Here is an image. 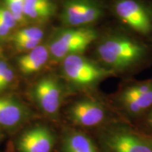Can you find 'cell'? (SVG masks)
Returning a JSON list of instances; mask_svg holds the SVG:
<instances>
[{
  "label": "cell",
  "instance_id": "6da1fadb",
  "mask_svg": "<svg viewBox=\"0 0 152 152\" xmlns=\"http://www.w3.org/2000/svg\"><path fill=\"white\" fill-rule=\"evenodd\" d=\"M93 45L94 60L114 77L129 78L152 64V42L119 26L99 30Z\"/></svg>",
  "mask_w": 152,
  "mask_h": 152
},
{
  "label": "cell",
  "instance_id": "7a4b0ae2",
  "mask_svg": "<svg viewBox=\"0 0 152 152\" xmlns=\"http://www.w3.org/2000/svg\"><path fill=\"white\" fill-rule=\"evenodd\" d=\"M109 12L118 26L143 39H151L152 4L148 0H111Z\"/></svg>",
  "mask_w": 152,
  "mask_h": 152
},
{
  "label": "cell",
  "instance_id": "3957f363",
  "mask_svg": "<svg viewBox=\"0 0 152 152\" xmlns=\"http://www.w3.org/2000/svg\"><path fill=\"white\" fill-rule=\"evenodd\" d=\"M61 64L62 77L77 88H93L105 80L114 77L113 73L96 60L83 54L70 55Z\"/></svg>",
  "mask_w": 152,
  "mask_h": 152
},
{
  "label": "cell",
  "instance_id": "277c9868",
  "mask_svg": "<svg viewBox=\"0 0 152 152\" xmlns=\"http://www.w3.org/2000/svg\"><path fill=\"white\" fill-rule=\"evenodd\" d=\"M99 30L94 28H66L56 30L48 45L50 57L56 61L70 55L83 54L94 45Z\"/></svg>",
  "mask_w": 152,
  "mask_h": 152
},
{
  "label": "cell",
  "instance_id": "5b68a950",
  "mask_svg": "<svg viewBox=\"0 0 152 152\" xmlns=\"http://www.w3.org/2000/svg\"><path fill=\"white\" fill-rule=\"evenodd\" d=\"M109 12L102 0H64L60 20L66 28H94Z\"/></svg>",
  "mask_w": 152,
  "mask_h": 152
},
{
  "label": "cell",
  "instance_id": "8992f818",
  "mask_svg": "<svg viewBox=\"0 0 152 152\" xmlns=\"http://www.w3.org/2000/svg\"><path fill=\"white\" fill-rule=\"evenodd\" d=\"M118 107L130 118L143 116L152 108V77L125 82L115 95Z\"/></svg>",
  "mask_w": 152,
  "mask_h": 152
},
{
  "label": "cell",
  "instance_id": "52a82bcc",
  "mask_svg": "<svg viewBox=\"0 0 152 152\" xmlns=\"http://www.w3.org/2000/svg\"><path fill=\"white\" fill-rule=\"evenodd\" d=\"M109 152H152V140L135 134L123 126H111L104 135Z\"/></svg>",
  "mask_w": 152,
  "mask_h": 152
},
{
  "label": "cell",
  "instance_id": "ba28073f",
  "mask_svg": "<svg viewBox=\"0 0 152 152\" xmlns=\"http://www.w3.org/2000/svg\"><path fill=\"white\" fill-rule=\"evenodd\" d=\"M107 107L98 99L85 97L75 101L68 109V115L75 124L82 127L98 126L107 119Z\"/></svg>",
  "mask_w": 152,
  "mask_h": 152
},
{
  "label": "cell",
  "instance_id": "9c48e42d",
  "mask_svg": "<svg viewBox=\"0 0 152 152\" xmlns=\"http://www.w3.org/2000/svg\"><path fill=\"white\" fill-rule=\"evenodd\" d=\"M34 100L49 115L58 113L64 97V87L56 77L48 76L38 80L33 89Z\"/></svg>",
  "mask_w": 152,
  "mask_h": 152
},
{
  "label": "cell",
  "instance_id": "30bf717a",
  "mask_svg": "<svg viewBox=\"0 0 152 152\" xmlns=\"http://www.w3.org/2000/svg\"><path fill=\"white\" fill-rule=\"evenodd\" d=\"M53 132L45 126H36L26 130L19 138V152H51L54 146Z\"/></svg>",
  "mask_w": 152,
  "mask_h": 152
},
{
  "label": "cell",
  "instance_id": "8fae6325",
  "mask_svg": "<svg viewBox=\"0 0 152 152\" xmlns=\"http://www.w3.org/2000/svg\"><path fill=\"white\" fill-rule=\"evenodd\" d=\"M28 113L27 108L16 99L0 96V127H18L27 119Z\"/></svg>",
  "mask_w": 152,
  "mask_h": 152
},
{
  "label": "cell",
  "instance_id": "7c38bea8",
  "mask_svg": "<svg viewBox=\"0 0 152 152\" xmlns=\"http://www.w3.org/2000/svg\"><path fill=\"white\" fill-rule=\"evenodd\" d=\"M49 57L48 47L40 45L19 57L18 68L20 72L26 75L35 73L47 64Z\"/></svg>",
  "mask_w": 152,
  "mask_h": 152
},
{
  "label": "cell",
  "instance_id": "4fadbf2b",
  "mask_svg": "<svg viewBox=\"0 0 152 152\" xmlns=\"http://www.w3.org/2000/svg\"><path fill=\"white\" fill-rule=\"evenodd\" d=\"M64 152H98L92 140L84 133L72 132L64 138Z\"/></svg>",
  "mask_w": 152,
  "mask_h": 152
},
{
  "label": "cell",
  "instance_id": "5bb4252c",
  "mask_svg": "<svg viewBox=\"0 0 152 152\" xmlns=\"http://www.w3.org/2000/svg\"><path fill=\"white\" fill-rule=\"evenodd\" d=\"M56 9V4L44 7H24L23 13L28 20H44L54 16Z\"/></svg>",
  "mask_w": 152,
  "mask_h": 152
},
{
  "label": "cell",
  "instance_id": "9a60e30c",
  "mask_svg": "<svg viewBox=\"0 0 152 152\" xmlns=\"http://www.w3.org/2000/svg\"><path fill=\"white\" fill-rule=\"evenodd\" d=\"M44 31L37 27L26 28L19 30L11 37L13 42L19 40H42Z\"/></svg>",
  "mask_w": 152,
  "mask_h": 152
},
{
  "label": "cell",
  "instance_id": "2e32d148",
  "mask_svg": "<svg viewBox=\"0 0 152 152\" xmlns=\"http://www.w3.org/2000/svg\"><path fill=\"white\" fill-rule=\"evenodd\" d=\"M6 8L10 11L18 24L27 23L28 19L23 13L24 0H4Z\"/></svg>",
  "mask_w": 152,
  "mask_h": 152
},
{
  "label": "cell",
  "instance_id": "e0dca14e",
  "mask_svg": "<svg viewBox=\"0 0 152 152\" xmlns=\"http://www.w3.org/2000/svg\"><path fill=\"white\" fill-rule=\"evenodd\" d=\"M14 78V70L9 65L4 68L0 76V91L7 88Z\"/></svg>",
  "mask_w": 152,
  "mask_h": 152
},
{
  "label": "cell",
  "instance_id": "ac0fdd59",
  "mask_svg": "<svg viewBox=\"0 0 152 152\" xmlns=\"http://www.w3.org/2000/svg\"><path fill=\"white\" fill-rule=\"evenodd\" d=\"M0 20H1L11 30L18 25L14 16L6 7H0Z\"/></svg>",
  "mask_w": 152,
  "mask_h": 152
},
{
  "label": "cell",
  "instance_id": "d6986e66",
  "mask_svg": "<svg viewBox=\"0 0 152 152\" xmlns=\"http://www.w3.org/2000/svg\"><path fill=\"white\" fill-rule=\"evenodd\" d=\"M42 40H19L13 42L17 49L23 52H29L40 45Z\"/></svg>",
  "mask_w": 152,
  "mask_h": 152
},
{
  "label": "cell",
  "instance_id": "ffe728a7",
  "mask_svg": "<svg viewBox=\"0 0 152 152\" xmlns=\"http://www.w3.org/2000/svg\"><path fill=\"white\" fill-rule=\"evenodd\" d=\"M54 4L53 0H24V7H44Z\"/></svg>",
  "mask_w": 152,
  "mask_h": 152
},
{
  "label": "cell",
  "instance_id": "44dd1931",
  "mask_svg": "<svg viewBox=\"0 0 152 152\" xmlns=\"http://www.w3.org/2000/svg\"><path fill=\"white\" fill-rule=\"evenodd\" d=\"M11 29L0 20V37H6L11 33Z\"/></svg>",
  "mask_w": 152,
  "mask_h": 152
},
{
  "label": "cell",
  "instance_id": "7402d4cb",
  "mask_svg": "<svg viewBox=\"0 0 152 152\" xmlns=\"http://www.w3.org/2000/svg\"><path fill=\"white\" fill-rule=\"evenodd\" d=\"M144 115H145V122L148 126H149L150 128H152V108L151 109H149L147 113L144 114Z\"/></svg>",
  "mask_w": 152,
  "mask_h": 152
},
{
  "label": "cell",
  "instance_id": "603a6c76",
  "mask_svg": "<svg viewBox=\"0 0 152 152\" xmlns=\"http://www.w3.org/2000/svg\"><path fill=\"white\" fill-rule=\"evenodd\" d=\"M7 65H8V64L6 61H4L0 60V76H1L3 71L4 70V68L7 67Z\"/></svg>",
  "mask_w": 152,
  "mask_h": 152
},
{
  "label": "cell",
  "instance_id": "cb8c5ba5",
  "mask_svg": "<svg viewBox=\"0 0 152 152\" xmlns=\"http://www.w3.org/2000/svg\"><path fill=\"white\" fill-rule=\"evenodd\" d=\"M151 42H152V37H151Z\"/></svg>",
  "mask_w": 152,
  "mask_h": 152
}]
</instances>
